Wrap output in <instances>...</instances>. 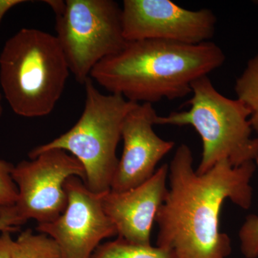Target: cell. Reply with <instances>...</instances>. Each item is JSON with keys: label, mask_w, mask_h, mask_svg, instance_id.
Returning <instances> with one entry per match:
<instances>
[{"label": "cell", "mask_w": 258, "mask_h": 258, "mask_svg": "<svg viewBox=\"0 0 258 258\" xmlns=\"http://www.w3.org/2000/svg\"><path fill=\"white\" fill-rule=\"evenodd\" d=\"M193 161L191 149L181 144L169 166V189L156 216L157 246L173 258H227L232 246L220 232L222 206L230 200L244 210L250 208L255 162L233 166L222 160L198 174Z\"/></svg>", "instance_id": "obj_1"}, {"label": "cell", "mask_w": 258, "mask_h": 258, "mask_svg": "<svg viewBox=\"0 0 258 258\" xmlns=\"http://www.w3.org/2000/svg\"><path fill=\"white\" fill-rule=\"evenodd\" d=\"M225 60L221 47L212 41L187 45L138 40L126 42L119 52L101 60L90 78L110 93L153 104L191 94L192 83L221 67Z\"/></svg>", "instance_id": "obj_2"}, {"label": "cell", "mask_w": 258, "mask_h": 258, "mask_svg": "<svg viewBox=\"0 0 258 258\" xmlns=\"http://www.w3.org/2000/svg\"><path fill=\"white\" fill-rule=\"evenodd\" d=\"M71 71L55 35L23 28L0 52V85L15 114L45 116L62 96Z\"/></svg>", "instance_id": "obj_3"}, {"label": "cell", "mask_w": 258, "mask_h": 258, "mask_svg": "<svg viewBox=\"0 0 258 258\" xmlns=\"http://www.w3.org/2000/svg\"><path fill=\"white\" fill-rule=\"evenodd\" d=\"M186 111L158 115L156 125H191L203 142V154L196 172L203 174L217 163L227 160L233 166L258 159V137H252L249 112L240 100L219 92L208 76L191 85Z\"/></svg>", "instance_id": "obj_4"}, {"label": "cell", "mask_w": 258, "mask_h": 258, "mask_svg": "<svg viewBox=\"0 0 258 258\" xmlns=\"http://www.w3.org/2000/svg\"><path fill=\"white\" fill-rule=\"evenodd\" d=\"M85 106L79 120L66 133L35 147L28 157L34 159L50 149H61L81 163L86 171L85 184L93 192L111 190L119 159L116 149L121 139L123 121L137 103L118 94H103L91 78L83 84Z\"/></svg>", "instance_id": "obj_5"}, {"label": "cell", "mask_w": 258, "mask_h": 258, "mask_svg": "<svg viewBox=\"0 0 258 258\" xmlns=\"http://www.w3.org/2000/svg\"><path fill=\"white\" fill-rule=\"evenodd\" d=\"M55 15V35L71 74L83 85L103 59L126 43L121 8L113 0H66Z\"/></svg>", "instance_id": "obj_6"}, {"label": "cell", "mask_w": 258, "mask_h": 258, "mask_svg": "<svg viewBox=\"0 0 258 258\" xmlns=\"http://www.w3.org/2000/svg\"><path fill=\"white\" fill-rule=\"evenodd\" d=\"M86 181V171L76 157L61 149L40 153L13 168L12 176L18 190L15 205L0 207V217L18 228L30 219L48 223L63 213L68 205L64 185L71 176Z\"/></svg>", "instance_id": "obj_7"}, {"label": "cell", "mask_w": 258, "mask_h": 258, "mask_svg": "<svg viewBox=\"0 0 258 258\" xmlns=\"http://www.w3.org/2000/svg\"><path fill=\"white\" fill-rule=\"evenodd\" d=\"M126 42L160 40L198 45L210 41L217 18L211 10H191L169 0H124L121 8Z\"/></svg>", "instance_id": "obj_8"}, {"label": "cell", "mask_w": 258, "mask_h": 258, "mask_svg": "<svg viewBox=\"0 0 258 258\" xmlns=\"http://www.w3.org/2000/svg\"><path fill=\"white\" fill-rule=\"evenodd\" d=\"M64 187L66 210L54 221L38 224L37 230L55 240L61 258H91L102 240L117 235L116 229L103 210V194L93 192L75 176Z\"/></svg>", "instance_id": "obj_9"}, {"label": "cell", "mask_w": 258, "mask_h": 258, "mask_svg": "<svg viewBox=\"0 0 258 258\" xmlns=\"http://www.w3.org/2000/svg\"><path fill=\"white\" fill-rule=\"evenodd\" d=\"M157 113L151 103H137L123 121V154L112 181L111 190L124 191L150 179L158 163L175 143L159 137L154 131Z\"/></svg>", "instance_id": "obj_10"}, {"label": "cell", "mask_w": 258, "mask_h": 258, "mask_svg": "<svg viewBox=\"0 0 258 258\" xmlns=\"http://www.w3.org/2000/svg\"><path fill=\"white\" fill-rule=\"evenodd\" d=\"M169 165L163 164L143 184L124 191L103 194L102 206L113 222L118 237L133 243L150 245L153 223L164 203L168 188Z\"/></svg>", "instance_id": "obj_11"}, {"label": "cell", "mask_w": 258, "mask_h": 258, "mask_svg": "<svg viewBox=\"0 0 258 258\" xmlns=\"http://www.w3.org/2000/svg\"><path fill=\"white\" fill-rule=\"evenodd\" d=\"M10 258H61V254L53 239L28 229L13 240Z\"/></svg>", "instance_id": "obj_12"}, {"label": "cell", "mask_w": 258, "mask_h": 258, "mask_svg": "<svg viewBox=\"0 0 258 258\" xmlns=\"http://www.w3.org/2000/svg\"><path fill=\"white\" fill-rule=\"evenodd\" d=\"M235 92L250 112L249 121L252 130L258 134V52L249 59L236 79Z\"/></svg>", "instance_id": "obj_13"}, {"label": "cell", "mask_w": 258, "mask_h": 258, "mask_svg": "<svg viewBox=\"0 0 258 258\" xmlns=\"http://www.w3.org/2000/svg\"><path fill=\"white\" fill-rule=\"evenodd\" d=\"M91 258H173L160 247L136 244L118 237L117 240L101 244Z\"/></svg>", "instance_id": "obj_14"}, {"label": "cell", "mask_w": 258, "mask_h": 258, "mask_svg": "<svg viewBox=\"0 0 258 258\" xmlns=\"http://www.w3.org/2000/svg\"><path fill=\"white\" fill-rule=\"evenodd\" d=\"M258 166V159L255 161ZM241 252L246 258H258V215L246 217L239 231Z\"/></svg>", "instance_id": "obj_15"}, {"label": "cell", "mask_w": 258, "mask_h": 258, "mask_svg": "<svg viewBox=\"0 0 258 258\" xmlns=\"http://www.w3.org/2000/svg\"><path fill=\"white\" fill-rule=\"evenodd\" d=\"M14 165L0 159V207L15 205L18 190L12 176Z\"/></svg>", "instance_id": "obj_16"}, {"label": "cell", "mask_w": 258, "mask_h": 258, "mask_svg": "<svg viewBox=\"0 0 258 258\" xmlns=\"http://www.w3.org/2000/svg\"><path fill=\"white\" fill-rule=\"evenodd\" d=\"M12 232H3L0 235V258H10L13 240Z\"/></svg>", "instance_id": "obj_17"}, {"label": "cell", "mask_w": 258, "mask_h": 258, "mask_svg": "<svg viewBox=\"0 0 258 258\" xmlns=\"http://www.w3.org/2000/svg\"><path fill=\"white\" fill-rule=\"evenodd\" d=\"M25 3H28V1H25V0H0V25L8 11H10L12 8Z\"/></svg>", "instance_id": "obj_18"}, {"label": "cell", "mask_w": 258, "mask_h": 258, "mask_svg": "<svg viewBox=\"0 0 258 258\" xmlns=\"http://www.w3.org/2000/svg\"><path fill=\"white\" fill-rule=\"evenodd\" d=\"M18 228L16 227H12L10 225L9 222L6 219L0 217V232H13L18 230Z\"/></svg>", "instance_id": "obj_19"}, {"label": "cell", "mask_w": 258, "mask_h": 258, "mask_svg": "<svg viewBox=\"0 0 258 258\" xmlns=\"http://www.w3.org/2000/svg\"><path fill=\"white\" fill-rule=\"evenodd\" d=\"M2 101H3V95H2V93L0 92V118H1L3 113V107Z\"/></svg>", "instance_id": "obj_20"}]
</instances>
